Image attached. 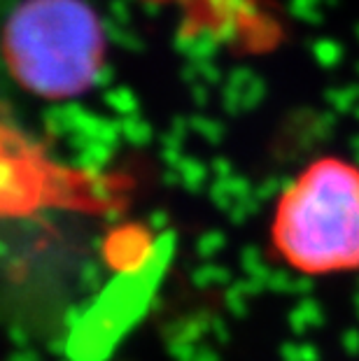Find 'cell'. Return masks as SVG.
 Instances as JSON below:
<instances>
[{
    "label": "cell",
    "instance_id": "1",
    "mask_svg": "<svg viewBox=\"0 0 359 361\" xmlns=\"http://www.w3.org/2000/svg\"><path fill=\"white\" fill-rule=\"evenodd\" d=\"M271 250L294 273L331 278L359 271V166L317 157L280 191Z\"/></svg>",
    "mask_w": 359,
    "mask_h": 361
},
{
    "label": "cell",
    "instance_id": "2",
    "mask_svg": "<svg viewBox=\"0 0 359 361\" xmlns=\"http://www.w3.org/2000/svg\"><path fill=\"white\" fill-rule=\"evenodd\" d=\"M3 54L30 94L75 98L94 87L103 68V24L84 0H24L7 19Z\"/></svg>",
    "mask_w": 359,
    "mask_h": 361
}]
</instances>
